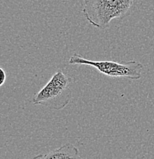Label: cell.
I'll use <instances>...</instances> for the list:
<instances>
[{
  "mask_svg": "<svg viewBox=\"0 0 154 159\" xmlns=\"http://www.w3.org/2000/svg\"><path fill=\"white\" fill-rule=\"evenodd\" d=\"M134 0H84L82 12L94 27L104 30L114 19H124L130 14Z\"/></svg>",
  "mask_w": 154,
  "mask_h": 159,
  "instance_id": "1",
  "label": "cell"
},
{
  "mask_svg": "<svg viewBox=\"0 0 154 159\" xmlns=\"http://www.w3.org/2000/svg\"><path fill=\"white\" fill-rule=\"evenodd\" d=\"M73 78L58 71L48 84L31 99L34 105H41L51 110H61L68 105L72 99L71 84Z\"/></svg>",
  "mask_w": 154,
  "mask_h": 159,
  "instance_id": "2",
  "label": "cell"
},
{
  "mask_svg": "<svg viewBox=\"0 0 154 159\" xmlns=\"http://www.w3.org/2000/svg\"><path fill=\"white\" fill-rule=\"evenodd\" d=\"M69 64L72 65L91 66L102 74L110 77H127L133 80L142 77L143 66L141 63L135 61L118 63L117 61H95L86 59L82 55L74 54L69 59Z\"/></svg>",
  "mask_w": 154,
  "mask_h": 159,
  "instance_id": "3",
  "label": "cell"
},
{
  "mask_svg": "<svg viewBox=\"0 0 154 159\" xmlns=\"http://www.w3.org/2000/svg\"><path fill=\"white\" fill-rule=\"evenodd\" d=\"M80 158L78 149L70 143L65 144L60 148L51 151L44 155L41 154L34 157L35 159H68Z\"/></svg>",
  "mask_w": 154,
  "mask_h": 159,
  "instance_id": "4",
  "label": "cell"
},
{
  "mask_svg": "<svg viewBox=\"0 0 154 159\" xmlns=\"http://www.w3.org/2000/svg\"><path fill=\"white\" fill-rule=\"evenodd\" d=\"M0 70H1V77H2V80H1V84H0V87H2V86L4 84L5 81H6V72L4 71V70L2 68H0Z\"/></svg>",
  "mask_w": 154,
  "mask_h": 159,
  "instance_id": "5",
  "label": "cell"
}]
</instances>
